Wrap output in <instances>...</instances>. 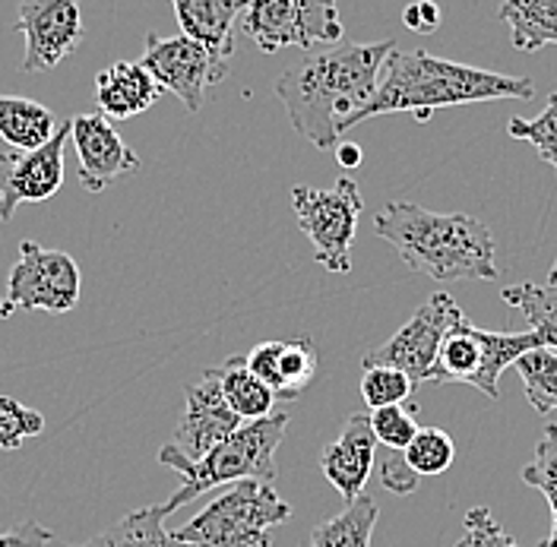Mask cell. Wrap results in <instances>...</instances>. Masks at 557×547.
I'll use <instances>...</instances> for the list:
<instances>
[{"instance_id":"13","label":"cell","mask_w":557,"mask_h":547,"mask_svg":"<svg viewBox=\"0 0 557 547\" xmlns=\"http://www.w3.org/2000/svg\"><path fill=\"white\" fill-rule=\"evenodd\" d=\"M16 29L26 35L23 73L35 76L54 70L83 41L79 0H23L16 13Z\"/></svg>"},{"instance_id":"21","label":"cell","mask_w":557,"mask_h":547,"mask_svg":"<svg viewBox=\"0 0 557 547\" xmlns=\"http://www.w3.org/2000/svg\"><path fill=\"white\" fill-rule=\"evenodd\" d=\"M500 301L510 310H520L542 345L557 351V263L545 282H522L504 288Z\"/></svg>"},{"instance_id":"9","label":"cell","mask_w":557,"mask_h":547,"mask_svg":"<svg viewBox=\"0 0 557 547\" xmlns=\"http://www.w3.org/2000/svg\"><path fill=\"white\" fill-rule=\"evenodd\" d=\"M143 67L152 73V79L177 96L190 114L203 111L207 86H215L228 76V61L209 51L203 41H194L190 35H146Z\"/></svg>"},{"instance_id":"35","label":"cell","mask_w":557,"mask_h":547,"mask_svg":"<svg viewBox=\"0 0 557 547\" xmlns=\"http://www.w3.org/2000/svg\"><path fill=\"white\" fill-rule=\"evenodd\" d=\"M51 545V532L45 525H38L35 519L16 522L10 529L0 532V547H48Z\"/></svg>"},{"instance_id":"3","label":"cell","mask_w":557,"mask_h":547,"mask_svg":"<svg viewBox=\"0 0 557 547\" xmlns=\"http://www.w3.org/2000/svg\"><path fill=\"white\" fill-rule=\"evenodd\" d=\"M532 96L535 86L525 76H507V73L456 64L447 58H434L428 51H399L396 45L383 61L381 86L371 104L361 111L358 124L396 111H412L418 121H431L437 108L532 99Z\"/></svg>"},{"instance_id":"27","label":"cell","mask_w":557,"mask_h":547,"mask_svg":"<svg viewBox=\"0 0 557 547\" xmlns=\"http://www.w3.org/2000/svg\"><path fill=\"white\" fill-rule=\"evenodd\" d=\"M403 459L409 462L418 478H437L453 465L456 446L450 434L441 427H418L412 444L403 449Z\"/></svg>"},{"instance_id":"37","label":"cell","mask_w":557,"mask_h":547,"mask_svg":"<svg viewBox=\"0 0 557 547\" xmlns=\"http://www.w3.org/2000/svg\"><path fill=\"white\" fill-rule=\"evenodd\" d=\"M336 162L351 172V169H358L361 162H364V152H361V146H355V142H336Z\"/></svg>"},{"instance_id":"17","label":"cell","mask_w":557,"mask_h":547,"mask_svg":"<svg viewBox=\"0 0 557 547\" xmlns=\"http://www.w3.org/2000/svg\"><path fill=\"white\" fill-rule=\"evenodd\" d=\"M247 368L257 380H263L276 402H295L317 376V345L311 339H288V343H260L247 355Z\"/></svg>"},{"instance_id":"1","label":"cell","mask_w":557,"mask_h":547,"mask_svg":"<svg viewBox=\"0 0 557 547\" xmlns=\"http://www.w3.org/2000/svg\"><path fill=\"white\" fill-rule=\"evenodd\" d=\"M393 48L396 38L364 45L336 41L295 61L273 86L295 134L317 149H333L343 134L358 127L361 111L381 86L383 61Z\"/></svg>"},{"instance_id":"31","label":"cell","mask_w":557,"mask_h":547,"mask_svg":"<svg viewBox=\"0 0 557 547\" xmlns=\"http://www.w3.org/2000/svg\"><path fill=\"white\" fill-rule=\"evenodd\" d=\"M45 431V414L29 409L10 396H0V449L13 452L26 444L29 437H38Z\"/></svg>"},{"instance_id":"26","label":"cell","mask_w":557,"mask_h":547,"mask_svg":"<svg viewBox=\"0 0 557 547\" xmlns=\"http://www.w3.org/2000/svg\"><path fill=\"white\" fill-rule=\"evenodd\" d=\"M522 380L525 399L539 414L557 411V351L539 345L520 355V361L513 364Z\"/></svg>"},{"instance_id":"34","label":"cell","mask_w":557,"mask_h":547,"mask_svg":"<svg viewBox=\"0 0 557 547\" xmlns=\"http://www.w3.org/2000/svg\"><path fill=\"white\" fill-rule=\"evenodd\" d=\"M381 481L386 490L393 494H412L418 487V475L409 469V462L403 459V452L396 456H386L381 465Z\"/></svg>"},{"instance_id":"12","label":"cell","mask_w":557,"mask_h":547,"mask_svg":"<svg viewBox=\"0 0 557 547\" xmlns=\"http://www.w3.org/2000/svg\"><path fill=\"white\" fill-rule=\"evenodd\" d=\"M70 139V121L38 149L0 152V222H10L13 212L26 203L51 200L64 184V146Z\"/></svg>"},{"instance_id":"15","label":"cell","mask_w":557,"mask_h":547,"mask_svg":"<svg viewBox=\"0 0 557 547\" xmlns=\"http://www.w3.org/2000/svg\"><path fill=\"white\" fill-rule=\"evenodd\" d=\"M184 393H187V406H184V418L174 431L172 444L187 459H200L212 446L222 444L228 434L242 427V414H235V409L225 402L215 368L203 371V376L190 383Z\"/></svg>"},{"instance_id":"29","label":"cell","mask_w":557,"mask_h":547,"mask_svg":"<svg viewBox=\"0 0 557 547\" xmlns=\"http://www.w3.org/2000/svg\"><path fill=\"white\" fill-rule=\"evenodd\" d=\"M507 134L513 139H525L535 146L539 159H545L557 172V92L548 96V104L539 117L525 121V117H513L507 124Z\"/></svg>"},{"instance_id":"39","label":"cell","mask_w":557,"mask_h":547,"mask_svg":"<svg viewBox=\"0 0 557 547\" xmlns=\"http://www.w3.org/2000/svg\"><path fill=\"white\" fill-rule=\"evenodd\" d=\"M10 313H13V304H10V301H7V295H3V291H0V316H3V320H7V316H10Z\"/></svg>"},{"instance_id":"33","label":"cell","mask_w":557,"mask_h":547,"mask_svg":"<svg viewBox=\"0 0 557 547\" xmlns=\"http://www.w3.org/2000/svg\"><path fill=\"white\" fill-rule=\"evenodd\" d=\"M456 547H522L497 519L487 513V507H472L462 519V535Z\"/></svg>"},{"instance_id":"5","label":"cell","mask_w":557,"mask_h":547,"mask_svg":"<svg viewBox=\"0 0 557 547\" xmlns=\"http://www.w3.org/2000/svg\"><path fill=\"white\" fill-rule=\"evenodd\" d=\"M292 515L270 481H235L209 507L172 532L177 542L197 547H270L273 529Z\"/></svg>"},{"instance_id":"6","label":"cell","mask_w":557,"mask_h":547,"mask_svg":"<svg viewBox=\"0 0 557 547\" xmlns=\"http://www.w3.org/2000/svg\"><path fill=\"white\" fill-rule=\"evenodd\" d=\"M542 339L529 333H487L479 330L469 316L456 320L450 333L437 348L431 364V383H466L475 386L491 402L500 399L497 380L507 368H513L529 348H539Z\"/></svg>"},{"instance_id":"30","label":"cell","mask_w":557,"mask_h":547,"mask_svg":"<svg viewBox=\"0 0 557 547\" xmlns=\"http://www.w3.org/2000/svg\"><path fill=\"white\" fill-rule=\"evenodd\" d=\"M522 481L545 494L552 515L557 519V424H545L535 444V459L522 469Z\"/></svg>"},{"instance_id":"28","label":"cell","mask_w":557,"mask_h":547,"mask_svg":"<svg viewBox=\"0 0 557 547\" xmlns=\"http://www.w3.org/2000/svg\"><path fill=\"white\" fill-rule=\"evenodd\" d=\"M416 380L396 368H383V364H371L364 368L361 376V399L368 411L383 409V406H403L412 393H416Z\"/></svg>"},{"instance_id":"20","label":"cell","mask_w":557,"mask_h":547,"mask_svg":"<svg viewBox=\"0 0 557 547\" xmlns=\"http://www.w3.org/2000/svg\"><path fill=\"white\" fill-rule=\"evenodd\" d=\"M172 515L169 500L156 504V507H143L134 510L124 519H117L111 529H104L99 535H92L83 545H61V547H197L187 542H177L172 532H165V519Z\"/></svg>"},{"instance_id":"2","label":"cell","mask_w":557,"mask_h":547,"mask_svg":"<svg viewBox=\"0 0 557 547\" xmlns=\"http://www.w3.org/2000/svg\"><path fill=\"white\" fill-rule=\"evenodd\" d=\"M377 238L396 247L412 273L434 282H491L497 278V247L485 222L466 212H431L393 200L374 215Z\"/></svg>"},{"instance_id":"24","label":"cell","mask_w":557,"mask_h":547,"mask_svg":"<svg viewBox=\"0 0 557 547\" xmlns=\"http://www.w3.org/2000/svg\"><path fill=\"white\" fill-rule=\"evenodd\" d=\"M215 374H219V386H222L225 402L235 409V414H242V421L273 414L276 396H273V389L263 380H257V376L250 374L244 355H232L222 368H215Z\"/></svg>"},{"instance_id":"4","label":"cell","mask_w":557,"mask_h":547,"mask_svg":"<svg viewBox=\"0 0 557 547\" xmlns=\"http://www.w3.org/2000/svg\"><path fill=\"white\" fill-rule=\"evenodd\" d=\"M285 427H288V414H282V411H273L267 418H253V421L242 424L235 434H228L222 444L212 446L200 459H187L174 444L162 446L159 462L181 475V487L169 497L172 513L219 484L276 478V449L285 437Z\"/></svg>"},{"instance_id":"25","label":"cell","mask_w":557,"mask_h":547,"mask_svg":"<svg viewBox=\"0 0 557 547\" xmlns=\"http://www.w3.org/2000/svg\"><path fill=\"white\" fill-rule=\"evenodd\" d=\"M381 507L374 497L361 494L358 500L346 504V510L326 522H320L311 532V547H371L374 525Z\"/></svg>"},{"instance_id":"10","label":"cell","mask_w":557,"mask_h":547,"mask_svg":"<svg viewBox=\"0 0 557 547\" xmlns=\"http://www.w3.org/2000/svg\"><path fill=\"white\" fill-rule=\"evenodd\" d=\"M79 266L64 250L23 240L20 257L7 278V301L13 310L67 313L79 304Z\"/></svg>"},{"instance_id":"16","label":"cell","mask_w":557,"mask_h":547,"mask_svg":"<svg viewBox=\"0 0 557 547\" xmlns=\"http://www.w3.org/2000/svg\"><path fill=\"white\" fill-rule=\"evenodd\" d=\"M374 462H377V437L371 431V414H364V411L348 414L339 437L323 446V452H320L323 478L343 494L346 504L364 494V484L374 472Z\"/></svg>"},{"instance_id":"23","label":"cell","mask_w":557,"mask_h":547,"mask_svg":"<svg viewBox=\"0 0 557 547\" xmlns=\"http://www.w3.org/2000/svg\"><path fill=\"white\" fill-rule=\"evenodd\" d=\"M500 20L510 26V41L517 51L557 48V0H504Z\"/></svg>"},{"instance_id":"14","label":"cell","mask_w":557,"mask_h":547,"mask_svg":"<svg viewBox=\"0 0 557 547\" xmlns=\"http://www.w3.org/2000/svg\"><path fill=\"white\" fill-rule=\"evenodd\" d=\"M70 139L79 159V184L89 194H102L117 177L139 169V156L124 142L111 117H104L102 111L70 117Z\"/></svg>"},{"instance_id":"32","label":"cell","mask_w":557,"mask_h":547,"mask_svg":"<svg viewBox=\"0 0 557 547\" xmlns=\"http://www.w3.org/2000/svg\"><path fill=\"white\" fill-rule=\"evenodd\" d=\"M371 431L377 437V444H383L393 452H403L406 446L412 444V437L418 434L416 406H383V409H371Z\"/></svg>"},{"instance_id":"11","label":"cell","mask_w":557,"mask_h":547,"mask_svg":"<svg viewBox=\"0 0 557 547\" xmlns=\"http://www.w3.org/2000/svg\"><path fill=\"white\" fill-rule=\"evenodd\" d=\"M466 313L453 301L447 291L431 295L421 308L412 313V320H406L389 339L371 351L361 355V368L383 364V368H396L403 374H409L416 383H424L431 374V364L437 358V348L444 343V336L450 333L456 320H462Z\"/></svg>"},{"instance_id":"18","label":"cell","mask_w":557,"mask_h":547,"mask_svg":"<svg viewBox=\"0 0 557 547\" xmlns=\"http://www.w3.org/2000/svg\"><path fill=\"white\" fill-rule=\"evenodd\" d=\"M162 92L165 89L143 67V61H117L96 76V104L111 121H127L149 111Z\"/></svg>"},{"instance_id":"7","label":"cell","mask_w":557,"mask_h":547,"mask_svg":"<svg viewBox=\"0 0 557 547\" xmlns=\"http://www.w3.org/2000/svg\"><path fill=\"white\" fill-rule=\"evenodd\" d=\"M292 209L298 215V228L311 240L313 260L330 273L351 270V244L361 219V190L351 177H339L336 187H292Z\"/></svg>"},{"instance_id":"19","label":"cell","mask_w":557,"mask_h":547,"mask_svg":"<svg viewBox=\"0 0 557 547\" xmlns=\"http://www.w3.org/2000/svg\"><path fill=\"white\" fill-rule=\"evenodd\" d=\"M181 33L203 41L209 51L232 61L235 26L247 10V0H172Z\"/></svg>"},{"instance_id":"38","label":"cell","mask_w":557,"mask_h":547,"mask_svg":"<svg viewBox=\"0 0 557 547\" xmlns=\"http://www.w3.org/2000/svg\"><path fill=\"white\" fill-rule=\"evenodd\" d=\"M539 547H557V519L552 522V532H548V538H545V542H542Z\"/></svg>"},{"instance_id":"36","label":"cell","mask_w":557,"mask_h":547,"mask_svg":"<svg viewBox=\"0 0 557 547\" xmlns=\"http://www.w3.org/2000/svg\"><path fill=\"white\" fill-rule=\"evenodd\" d=\"M403 23L418 35H431L437 33L441 26V7L431 3V0H416L403 10Z\"/></svg>"},{"instance_id":"8","label":"cell","mask_w":557,"mask_h":547,"mask_svg":"<svg viewBox=\"0 0 557 547\" xmlns=\"http://www.w3.org/2000/svg\"><path fill=\"white\" fill-rule=\"evenodd\" d=\"M242 29L263 54L285 48L311 51L313 45L343 41V16L336 0H247Z\"/></svg>"},{"instance_id":"22","label":"cell","mask_w":557,"mask_h":547,"mask_svg":"<svg viewBox=\"0 0 557 547\" xmlns=\"http://www.w3.org/2000/svg\"><path fill=\"white\" fill-rule=\"evenodd\" d=\"M51 108L23 96H0V139L13 149H38L58 134Z\"/></svg>"}]
</instances>
